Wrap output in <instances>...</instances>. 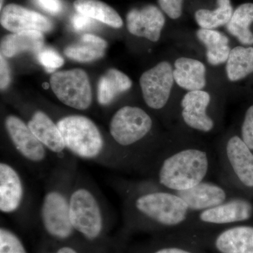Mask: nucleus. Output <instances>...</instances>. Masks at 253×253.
Masks as SVG:
<instances>
[{"mask_svg": "<svg viewBox=\"0 0 253 253\" xmlns=\"http://www.w3.org/2000/svg\"><path fill=\"white\" fill-rule=\"evenodd\" d=\"M212 159L206 150L185 147L161 158L156 169V181L163 189L178 192L206 180Z\"/></svg>", "mask_w": 253, "mask_h": 253, "instance_id": "1", "label": "nucleus"}, {"mask_svg": "<svg viewBox=\"0 0 253 253\" xmlns=\"http://www.w3.org/2000/svg\"><path fill=\"white\" fill-rule=\"evenodd\" d=\"M128 214L163 228L184 225L194 215L181 197L164 189L136 193L129 200Z\"/></svg>", "mask_w": 253, "mask_h": 253, "instance_id": "2", "label": "nucleus"}, {"mask_svg": "<svg viewBox=\"0 0 253 253\" xmlns=\"http://www.w3.org/2000/svg\"><path fill=\"white\" fill-rule=\"evenodd\" d=\"M66 149L76 157L96 161L104 151V140L91 119L81 115H70L58 121Z\"/></svg>", "mask_w": 253, "mask_h": 253, "instance_id": "3", "label": "nucleus"}, {"mask_svg": "<svg viewBox=\"0 0 253 253\" xmlns=\"http://www.w3.org/2000/svg\"><path fill=\"white\" fill-rule=\"evenodd\" d=\"M70 219L75 231L89 241L97 239L104 228V211L94 191L78 184L70 194Z\"/></svg>", "mask_w": 253, "mask_h": 253, "instance_id": "4", "label": "nucleus"}, {"mask_svg": "<svg viewBox=\"0 0 253 253\" xmlns=\"http://www.w3.org/2000/svg\"><path fill=\"white\" fill-rule=\"evenodd\" d=\"M71 190L68 191L65 186H51L43 196L40 211L42 224L56 239H68L75 231L70 219Z\"/></svg>", "mask_w": 253, "mask_h": 253, "instance_id": "5", "label": "nucleus"}, {"mask_svg": "<svg viewBox=\"0 0 253 253\" xmlns=\"http://www.w3.org/2000/svg\"><path fill=\"white\" fill-rule=\"evenodd\" d=\"M50 86L58 99L69 107L84 111L91 106L90 83L83 70L74 68L53 73Z\"/></svg>", "mask_w": 253, "mask_h": 253, "instance_id": "6", "label": "nucleus"}, {"mask_svg": "<svg viewBox=\"0 0 253 253\" xmlns=\"http://www.w3.org/2000/svg\"><path fill=\"white\" fill-rule=\"evenodd\" d=\"M152 127V118L146 111L136 106H126L113 115L109 131L118 145L129 147L143 140Z\"/></svg>", "mask_w": 253, "mask_h": 253, "instance_id": "7", "label": "nucleus"}, {"mask_svg": "<svg viewBox=\"0 0 253 253\" xmlns=\"http://www.w3.org/2000/svg\"><path fill=\"white\" fill-rule=\"evenodd\" d=\"M220 158L226 179L233 178L245 187L253 188V152L241 136L227 139Z\"/></svg>", "mask_w": 253, "mask_h": 253, "instance_id": "8", "label": "nucleus"}, {"mask_svg": "<svg viewBox=\"0 0 253 253\" xmlns=\"http://www.w3.org/2000/svg\"><path fill=\"white\" fill-rule=\"evenodd\" d=\"M174 82L170 63L164 61L145 71L139 79L143 99L149 108L163 109L168 104Z\"/></svg>", "mask_w": 253, "mask_h": 253, "instance_id": "9", "label": "nucleus"}, {"mask_svg": "<svg viewBox=\"0 0 253 253\" xmlns=\"http://www.w3.org/2000/svg\"><path fill=\"white\" fill-rule=\"evenodd\" d=\"M4 126L15 150L26 162L34 165L45 162L48 150L23 120L10 115L5 119Z\"/></svg>", "mask_w": 253, "mask_h": 253, "instance_id": "10", "label": "nucleus"}, {"mask_svg": "<svg viewBox=\"0 0 253 253\" xmlns=\"http://www.w3.org/2000/svg\"><path fill=\"white\" fill-rule=\"evenodd\" d=\"M253 206L242 198L232 197L215 207L198 212L197 219L206 226H227L247 221L252 217Z\"/></svg>", "mask_w": 253, "mask_h": 253, "instance_id": "11", "label": "nucleus"}, {"mask_svg": "<svg viewBox=\"0 0 253 253\" xmlns=\"http://www.w3.org/2000/svg\"><path fill=\"white\" fill-rule=\"evenodd\" d=\"M211 96L204 90L190 91L181 101V118L188 127L200 132L208 133L214 129L215 123L208 114Z\"/></svg>", "mask_w": 253, "mask_h": 253, "instance_id": "12", "label": "nucleus"}, {"mask_svg": "<svg viewBox=\"0 0 253 253\" xmlns=\"http://www.w3.org/2000/svg\"><path fill=\"white\" fill-rule=\"evenodd\" d=\"M126 21V28L131 35L156 42L161 38L166 18L157 6L150 4L130 10Z\"/></svg>", "mask_w": 253, "mask_h": 253, "instance_id": "13", "label": "nucleus"}, {"mask_svg": "<svg viewBox=\"0 0 253 253\" xmlns=\"http://www.w3.org/2000/svg\"><path fill=\"white\" fill-rule=\"evenodd\" d=\"M0 23L3 28L13 33L29 31L43 33L53 29V23L49 18L16 4L3 8Z\"/></svg>", "mask_w": 253, "mask_h": 253, "instance_id": "14", "label": "nucleus"}, {"mask_svg": "<svg viewBox=\"0 0 253 253\" xmlns=\"http://www.w3.org/2000/svg\"><path fill=\"white\" fill-rule=\"evenodd\" d=\"M193 213L215 207L230 199V190L209 181H203L189 189L175 192Z\"/></svg>", "mask_w": 253, "mask_h": 253, "instance_id": "15", "label": "nucleus"}, {"mask_svg": "<svg viewBox=\"0 0 253 253\" xmlns=\"http://www.w3.org/2000/svg\"><path fill=\"white\" fill-rule=\"evenodd\" d=\"M25 198L22 178L9 163H0V211L6 214L19 211Z\"/></svg>", "mask_w": 253, "mask_h": 253, "instance_id": "16", "label": "nucleus"}, {"mask_svg": "<svg viewBox=\"0 0 253 253\" xmlns=\"http://www.w3.org/2000/svg\"><path fill=\"white\" fill-rule=\"evenodd\" d=\"M213 246L219 253H253V226H228L215 236Z\"/></svg>", "mask_w": 253, "mask_h": 253, "instance_id": "17", "label": "nucleus"}, {"mask_svg": "<svg viewBox=\"0 0 253 253\" xmlns=\"http://www.w3.org/2000/svg\"><path fill=\"white\" fill-rule=\"evenodd\" d=\"M28 126L38 140L48 151L55 154H63L66 146L57 123L43 111H36L28 121Z\"/></svg>", "mask_w": 253, "mask_h": 253, "instance_id": "18", "label": "nucleus"}, {"mask_svg": "<svg viewBox=\"0 0 253 253\" xmlns=\"http://www.w3.org/2000/svg\"><path fill=\"white\" fill-rule=\"evenodd\" d=\"M174 82L187 91L203 90L207 84V69L204 63L191 58H178L173 68Z\"/></svg>", "mask_w": 253, "mask_h": 253, "instance_id": "19", "label": "nucleus"}, {"mask_svg": "<svg viewBox=\"0 0 253 253\" xmlns=\"http://www.w3.org/2000/svg\"><path fill=\"white\" fill-rule=\"evenodd\" d=\"M44 36L40 31H29L12 33L1 41V54L12 58L24 52L38 53L44 45Z\"/></svg>", "mask_w": 253, "mask_h": 253, "instance_id": "20", "label": "nucleus"}, {"mask_svg": "<svg viewBox=\"0 0 253 253\" xmlns=\"http://www.w3.org/2000/svg\"><path fill=\"white\" fill-rule=\"evenodd\" d=\"M196 37L206 46V59L210 65L217 66L226 62L231 51L227 36L214 29L200 28Z\"/></svg>", "mask_w": 253, "mask_h": 253, "instance_id": "21", "label": "nucleus"}, {"mask_svg": "<svg viewBox=\"0 0 253 253\" xmlns=\"http://www.w3.org/2000/svg\"><path fill=\"white\" fill-rule=\"evenodd\" d=\"M107 46V42L102 38L86 33L76 43L68 46L64 50V54L69 59L78 62H91L102 58Z\"/></svg>", "mask_w": 253, "mask_h": 253, "instance_id": "22", "label": "nucleus"}, {"mask_svg": "<svg viewBox=\"0 0 253 253\" xmlns=\"http://www.w3.org/2000/svg\"><path fill=\"white\" fill-rule=\"evenodd\" d=\"M132 86L130 78L115 68L108 70L98 83L97 99L101 105L111 104L118 95L129 90Z\"/></svg>", "mask_w": 253, "mask_h": 253, "instance_id": "23", "label": "nucleus"}, {"mask_svg": "<svg viewBox=\"0 0 253 253\" xmlns=\"http://www.w3.org/2000/svg\"><path fill=\"white\" fill-rule=\"evenodd\" d=\"M74 8L78 13L105 23L113 28L123 27V21L117 11L99 0H76Z\"/></svg>", "mask_w": 253, "mask_h": 253, "instance_id": "24", "label": "nucleus"}, {"mask_svg": "<svg viewBox=\"0 0 253 253\" xmlns=\"http://www.w3.org/2000/svg\"><path fill=\"white\" fill-rule=\"evenodd\" d=\"M253 23V4L240 5L233 13L230 21L226 25V30L244 45L253 44V33L250 29Z\"/></svg>", "mask_w": 253, "mask_h": 253, "instance_id": "25", "label": "nucleus"}, {"mask_svg": "<svg viewBox=\"0 0 253 253\" xmlns=\"http://www.w3.org/2000/svg\"><path fill=\"white\" fill-rule=\"evenodd\" d=\"M226 73L231 82L241 81L253 73V47L238 46L231 49L226 62Z\"/></svg>", "mask_w": 253, "mask_h": 253, "instance_id": "26", "label": "nucleus"}, {"mask_svg": "<svg viewBox=\"0 0 253 253\" xmlns=\"http://www.w3.org/2000/svg\"><path fill=\"white\" fill-rule=\"evenodd\" d=\"M214 10L199 9L195 13V19L201 28L215 29L227 24L232 16V5L230 0H217Z\"/></svg>", "mask_w": 253, "mask_h": 253, "instance_id": "27", "label": "nucleus"}, {"mask_svg": "<svg viewBox=\"0 0 253 253\" xmlns=\"http://www.w3.org/2000/svg\"><path fill=\"white\" fill-rule=\"evenodd\" d=\"M0 253H28L19 237L12 231L1 226L0 229Z\"/></svg>", "mask_w": 253, "mask_h": 253, "instance_id": "28", "label": "nucleus"}, {"mask_svg": "<svg viewBox=\"0 0 253 253\" xmlns=\"http://www.w3.org/2000/svg\"><path fill=\"white\" fill-rule=\"evenodd\" d=\"M37 59L49 73L54 72L64 63L62 56L51 48H42L37 53Z\"/></svg>", "mask_w": 253, "mask_h": 253, "instance_id": "29", "label": "nucleus"}, {"mask_svg": "<svg viewBox=\"0 0 253 253\" xmlns=\"http://www.w3.org/2000/svg\"><path fill=\"white\" fill-rule=\"evenodd\" d=\"M241 137L253 151V105L250 106L245 114Z\"/></svg>", "mask_w": 253, "mask_h": 253, "instance_id": "30", "label": "nucleus"}, {"mask_svg": "<svg viewBox=\"0 0 253 253\" xmlns=\"http://www.w3.org/2000/svg\"><path fill=\"white\" fill-rule=\"evenodd\" d=\"M161 9L172 19H178L182 14L184 0H158Z\"/></svg>", "mask_w": 253, "mask_h": 253, "instance_id": "31", "label": "nucleus"}, {"mask_svg": "<svg viewBox=\"0 0 253 253\" xmlns=\"http://www.w3.org/2000/svg\"><path fill=\"white\" fill-rule=\"evenodd\" d=\"M33 1L37 6L49 14H59L63 10L61 0H33Z\"/></svg>", "mask_w": 253, "mask_h": 253, "instance_id": "32", "label": "nucleus"}, {"mask_svg": "<svg viewBox=\"0 0 253 253\" xmlns=\"http://www.w3.org/2000/svg\"><path fill=\"white\" fill-rule=\"evenodd\" d=\"M71 23L73 28L76 31L81 32L90 29L94 26L95 21L94 19L88 17L85 15L78 13L71 18Z\"/></svg>", "mask_w": 253, "mask_h": 253, "instance_id": "33", "label": "nucleus"}, {"mask_svg": "<svg viewBox=\"0 0 253 253\" xmlns=\"http://www.w3.org/2000/svg\"><path fill=\"white\" fill-rule=\"evenodd\" d=\"M11 81V74L7 61L3 55L0 56V88L5 90L9 86Z\"/></svg>", "mask_w": 253, "mask_h": 253, "instance_id": "34", "label": "nucleus"}, {"mask_svg": "<svg viewBox=\"0 0 253 253\" xmlns=\"http://www.w3.org/2000/svg\"><path fill=\"white\" fill-rule=\"evenodd\" d=\"M153 253H196L191 250L185 248L179 247V246H166L156 250Z\"/></svg>", "mask_w": 253, "mask_h": 253, "instance_id": "35", "label": "nucleus"}, {"mask_svg": "<svg viewBox=\"0 0 253 253\" xmlns=\"http://www.w3.org/2000/svg\"><path fill=\"white\" fill-rule=\"evenodd\" d=\"M56 253H79L77 251H76L73 248L69 247V246H63V247L60 248L56 251Z\"/></svg>", "mask_w": 253, "mask_h": 253, "instance_id": "36", "label": "nucleus"}, {"mask_svg": "<svg viewBox=\"0 0 253 253\" xmlns=\"http://www.w3.org/2000/svg\"><path fill=\"white\" fill-rule=\"evenodd\" d=\"M3 4H4V0H1V3H0V9L2 10Z\"/></svg>", "mask_w": 253, "mask_h": 253, "instance_id": "37", "label": "nucleus"}]
</instances>
